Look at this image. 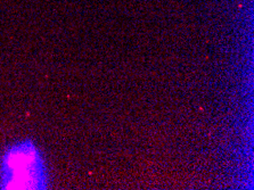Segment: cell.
<instances>
[{
  "instance_id": "cell-1",
  "label": "cell",
  "mask_w": 254,
  "mask_h": 190,
  "mask_svg": "<svg viewBox=\"0 0 254 190\" xmlns=\"http://www.w3.org/2000/svg\"><path fill=\"white\" fill-rule=\"evenodd\" d=\"M48 173L41 153L31 140L9 146L0 161V189H47Z\"/></svg>"
}]
</instances>
